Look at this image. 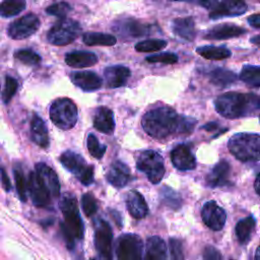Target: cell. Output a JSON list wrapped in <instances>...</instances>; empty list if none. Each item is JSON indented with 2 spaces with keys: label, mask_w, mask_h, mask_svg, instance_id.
Returning a JSON list of instances; mask_svg holds the SVG:
<instances>
[{
  "label": "cell",
  "mask_w": 260,
  "mask_h": 260,
  "mask_svg": "<svg viewBox=\"0 0 260 260\" xmlns=\"http://www.w3.org/2000/svg\"><path fill=\"white\" fill-rule=\"evenodd\" d=\"M258 188H259V176L257 175L256 176V179H255V190H256V193L258 194Z\"/></svg>",
  "instance_id": "cell-49"
},
{
  "label": "cell",
  "mask_w": 260,
  "mask_h": 260,
  "mask_svg": "<svg viewBox=\"0 0 260 260\" xmlns=\"http://www.w3.org/2000/svg\"><path fill=\"white\" fill-rule=\"evenodd\" d=\"M201 217L205 225L212 231H220L226 220V213L215 201H207L201 208Z\"/></svg>",
  "instance_id": "cell-12"
},
{
  "label": "cell",
  "mask_w": 260,
  "mask_h": 260,
  "mask_svg": "<svg viewBox=\"0 0 260 260\" xmlns=\"http://www.w3.org/2000/svg\"><path fill=\"white\" fill-rule=\"evenodd\" d=\"M17 87H18V83H17L16 79H14L13 77L7 76L5 79V87H4L3 95H2L3 102L5 104L9 103V101L12 99V96L16 92Z\"/></svg>",
  "instance_id": "cell-42"
},
{
  "label": "cell",
  "mask_w": 260,
  "mask_h": 260,
  "mask_svg": "<svg viewBox=\"0 0 260 260\" xmlns=\"http://www.w3.org/2000/svg\"><path fill=\"white\" fill-rule=\"evenodd\" d=\"M0 178H1V181H2V184H3V188L6 190V191H9L10 190V187H11V184H10V180L5 172V170L3 169H0Z\"/></svg>",
  "instance_id": "cell-46"
},
{
  "label": "cell",
  "mask_w": 260,
  "mask_h": 260,
  "mask_svg": "<svg viewBox=\"0 0 260 260\" xmlns=\"http://www.w3.org/2000/svg\"><path fill=\"white\" fill-rule=\"evenodd\" d=\"M170 254L172 260H184L182 244L177 239H170Z\"/></svg>",
  "instance_id": "cell-44"
},
{
  "label": "cell",
  "mask_w": 260,
  "mask_h": 260,
  "mask_svg": "<svg viewBox=\"0 0 260 260\" xmlns=\"http://www.w3.org/2000/svg\"><path fill=\"white\" fill-rule=\"evenodd\" d=\"M200 5H202L203 7L207 8V9H211L216 3L218 0H198Z\"/></svg>",
  "instance_id": "cell-48"
},
{
  "label": "cell",
  "mask_w": 260,
  "mask_h": 260,
  "mask_svg": "<svg viewBox=\"0 0 260 260\" xmlns=\"http://www.w3.org/2000/svg\"><path fill=\"white\" fill-rule=\"evenodd\" d=\"M60 161L83 185L88 186L93 182V167L86 165L85 159L80 154L67 150L61 154Z\"/></svg>",
  "instance_id": "cell-7"
},
{
  "label": "cell",
  "mask_w": 260,
  "mask_h": 260,
  "mask_svg": "<svg viewBox=\"0 0 260 260\" xmlns=\"http://www.w3.org/2000/svg\"><path fill=\"white\" fill-rule=\"evenodd\" d=\"M173 1H182V0H173Z\"/></svg>",
  "instance_id": "cell-52"
},
{
  "label": "cell",
  "mask_w": 260,
  "mask_h": 260,
  "mask_svg": "<svg viewBox=\"0 0 260 260\" xmlns=\"http://www.w3.org/2000/svg\"><path fill=\"white\" fill-rule=\"evenodd\" d=\"M161 197L164 199V202H166V204L170 205L171 207H174V208L180 207V203H181L180 196L172 189L165 188L164 190H161Z\"/></svg>",
  "instance_id": "cell-43"
},
{
  "label": "cell",
  "mask_w": 260,
  "mask_h": 260,
  "mask_svg": "<svg viewBox=\"0 0 260 260\" xmlns=\"http://www.w3.org/2000/svg\"><path fill=\"white\" fill-rule=\"evenodd\" d=\"M38 179L47 189L51 197H57L60 194V182L57 174L52 168L44 162H39L36 165L35 171Z\"/></svg>",
  "instance_id": "cell-15"
},
{
  "label": "cell",
  "mask_w": 260,
  "mask_h": 260,
  "mask_svg": "<svg viewBox=\"0 0 260 260\" xmlns=\"http://www.w3.org/2000/svg\"><path fill=\"white\" fill-rule=\"evenodd\" d=\"M136 167L152 184H158L165 175L164 158L155 150L142 151L137 158Z\"/></svg>",
  "instance_id": "cell-6"
},
{
  "label": "cell",
  "mask_w": 260,
  "mask_h": 260,
  "mask_svg": "<svg viewBox=\"0 0 260 260\" xmlns=\"http://www.w3.org/2000/svg\"><path fill=\"white\" fill-rule=\"evenodd\" d=\"M93 260H95V259H93Z\"/></svg>",
  "instance_id": "cell-53"
},
{
  "label": "cell",
  "mask_w": 260,
  "mask_h": 260,
  "mask_svg": "<svg viewBox=\"0 0 260 260\" xmlns=\"http://www.w3.org/2000/svg\"><path fill=\"white\" fill-rule=\"evenodd\" d=\"M25 8L24 0H4L0 4V15L4 17H11Z\"/></svg>",
  "instance_id": "cell-34"
},
{
  "label": "cell",
  "mask_w": 260,
  "mask_h": 260,
  "mask_svg": "<svg viewBox=\"0 0 260 260\" xmlns=\"http://www.w3.org/2000/svg\"><path fill=\"white\" fill-rule=\"evenodd\" d=\"M71 81L83 91H94L101 88L102 78L91 71H76L70 74Z\"/></svg>",
  "instance_id": "cell-17"
},
{
  "label": "cell",
  "mask_w": 260,
  "mask_h": 260,
  "mask_svg": "<svg viewBox=\"0 0 260 260\" xmlns=\"http://www.w3.org/2000/svg\"><path fill=\"white\" fill-rule=\"evenodd\" d=\"M254 260H259V248L256 249V252H255V257H254Z\"/></svg>",
  "instance_id": "cell-50"
},
{
  "label": "cell",
  "mask_w": 260,
  "mask_h": 260,
  "mask_svg": "<svg viewBox=\"0 0 260 260\" xmlns=\"http://www.w3.org/2000/svg\"><path fill=\"white\" fill-rule=\"evenodd\" d=\"M94 245L103 260L113 259V232L108 221L99 218L94 223Z\"/></svg>",
  "instance_id": "cell-10"
},
{
  "label": "cell",
  "mask_w": 260,
  "mask_h": 260,
  "mask_svg": "<svg viewBox=\"0 0 260 260\" xmlns=\"http://www.w3.org/2000/svg\"><path fill=\"white\" fill-rule=\"evenodd\" d=\"M141 124L149 136L162 139L174 133H190L196 120L179 116L170 107H159L146 112L142 117Z\"/></svg>",
  "instance_id": "cell-1"
},
{
  "label": "cell",
  "mask_w": 260,
  "mask_h": 260,
  "mask_svg": "<svg viewBox=\"0 0 260 260\" xmlns=\"http://www.w3.org/2000/svg\"><path fill=\"white\" fill-rule=\"evenodd\" d=\"M230 173H231V166L229 161L222 159L218 161L210 171V173L207 175L206 184L211 188L226 186L230 183L229 182Z\"/></svg>",
  "instance_id": "cell-19"
},
{
  "label": "cell",
  "mask_w": 260,
  "mask_h": 260,
  "mask_svg": "<svg viewBox=\"0 0 260 260\" xmlns=\"http://www.w3.org/2000/svg\"><path fill=\"white\" fill-rule=\"evenodd\" d=\"M40 26V20L37 15L28 13L9 25L8 34L14 40H21L34 35Z\"/></svg>",
  "instance_id": "cell-11"
},
{
  "label": "cell",
  "mask_w": 260,
  "mask_h": 260,
  "mask_svg": "<svg viewBox=\"0 0 260 260\" xmlns=\"http://www.w3.org/2000/svg\"><path fill=\"white\" fill-rule=\"evenodd\" d=\"M143 242L138 235L124 234L116 244L118 260H142Z\"/></svg>",
  "instance_id": "cell-9"
},
{
  "label": "cell",
  "mask_w": 260,
  "mask_h": 260,
  "mask_svg": "<svg viewBox=\"0 0 260 260\" xmlns=\"http://www.w3.org/2000/svg\"><path fill=\"white\" fill-rule=\"evenodd\" d=\"M146 62L149 63H165V64H175L178 61V56L174 53H162L158 55H152L145 58Z\"/></svg>",
  "instance_id": "cell-41"
},
{
  "label": "cell",
  "mask_w": 260,
  "mask_h": 260,
  "mask_svg": "<svg viewBox=\"0 0 260 260\" xmlns=\"http://www.w3.org/2000/svg\"><path fill=\"white\" fill-rule=\"evenodd\" d=\"M81 206L82 210L86 216H92L98 209L96 200L91 193H85L81 197Z\"/></svg>",
  "instance_id": "cell-40"
},
{
  "label": "cell",
  "mask_w": 260,
  "mask_h": 260,
  "mask_svg": "<svg viewBox=\"0 0 260 260\" xmlns=\"http://www.w3.org/2000/svg\"><path fill=\"white\" fill-rule=\"evenodd\" d=\"M173 31L186 41H193L195 38V25L192 17L176 18L172 23Z\"/></svg>",
  "instance_id": "cell-28"
},
{
  "label": "cell",
  "mask_w": 260,
  "mask_h": 260,
  "mask_svg": "<svg viewBox=\"0 0 260 260\" xmlns=\"http://www.w3.org/2000/svg\"><path fill=\"white\" fill-rule=\"evenodd\" d=\"M214 106L221 116L236 119L257 115L260 109V101L259 96L253 93L231 91L217 96Z\"/></svg>",
  "instance_id": "cell-2"
},
{
  "label": "cell",
  "mask_w": 260,
  "mask_h": 260,
  "mask_svg": "<svg viewBox=\"0 0 260 260\" xmlns=\"http://www.w3.org/2000/svg\"><path fill=\"white\" fill-rule=\"evenodd\" d=\"M94 128L105 134L113 133L115 129V120L113 112L107 107H99L93 117Z\"/></svg>",
  "instance_id": "cell-22"
},
{
  "label": "cell",
  "mask_w": 260,
  "mask_h": 260,
  "mask_svg": "<svg viewBox=\"0 0 260 260\" xmlns=\"http://www.w3.org/2000/svg\"><path fill=\"white\" fill-rule=\"evenodd\" d=\"M210 80L212 83L224 87L234 83L237 80V75L228 69L216 68L210 73Z\"/></svg>",
  "instance_id": "cell-32"
},
{
  "label": "cell",
  "mask_w": 260,
  "mask_h": 260,
  "mask_svg": "<svg viewBox=\"0 0 260 260\" xmlns=\"http://www.w3.org/2000/svg\"><path fill=\"white\" fill-rule=\"evenodd\" d=\"M171 160L179 171H191L196 168V158L186 144H179L171 151Z\"/></svg>",
  "instance_id": "cell-16"
},
{
  "label": "cell",
  "mask_w": 260,
  "mask_h": 260,
  "mask_svg": "<svg viewBox=\"0 0 260 260\" xmlns=\"http://www.w3.org/2000/svg\"><path fill=\"white\" fill-rule=\"evenodd\" d=\"M167 46V42L164 40L158 39H151V40H145L137 43L135 45V50L138 52H157L161 49H164Z\"/></svg>",
  "instance_id": "cell-35"
},
{
  "label": "cell",
  "mask_w": 260,
  "mask_h": 260,
  "mask_svg": "<svg viewBox=\"0 0 260 260\" xmlns=\"http://www.w3.org/2000/svg\"><path fill=\"white\" fill-rule=\"evenodd\" d=\"M255 226H256V219L253 215L243 218L237 222L235 226V232H236L238 241L242 245H246L250 241L252 232L254 231Z\"/></svg>",
  "instance_id": "cell-29"
},
{
  "label": "cell",
  "mask_w": 260,
  "mask_h": 260,
  "mask_svg": "<svg viewBox=\"0 0 260 260\" xmlns=\"http://www.w3.org/2000/svg\"><path fill=\"white\" fill-rule=\"evenodd\" d=\"M248 7L244 0H222L217 2L211 9L209 17L218 19L223 17H234L244 14Z\"/></svg>",
  "instance_id": "cell-13"
},
{
  "label": "cell",
  "mask_w": 260,
  "mask_h": 260,
  "mask_svg": "<svg viewBox=\"0 0 260 260\" xmlns=\"http://www.w3.org/2000/svg\"><path fill=\"white\" fill-rule=\"evenodd\" d=\"M106 177L111 185L117 188H122L129 183L131 174L127 165L117 160L111 165Z\"/></svg>",
  "instance_id": "cell-18"
},
{
  "label": "cell",
  "mask_w": 260,
  "mask_h": 260,
  "mask_svg": "<svg viewBox=\"0 0 260 260\" xmlns=\"http://www.w3.org/2000/svg\"><path fill=\"white\" fill-rule=\"evenodd\" d=\"M82 41L87 46H113L117 39L115 36L104 32H85L82 36Z\"/></svg>",
  "instance_id": "cell-30"
},
{
  "label": "cell",
  "mask_w": 260,
  "mask_h": 260,
  "mask_svg": "<svg viewBox=\"0 0 260 260\" xmlns=\"http://www.w3.org/2000/svg\"><path fill=\"white\" fill-rule=\"evenodd\" d=\"M30 135L32 141L40 147L47 148L49 145L48 129L45 122L38 116L34 115L30 123Z\"/></svg>",
  "instance_id": "cell-27"
},
{
  "label": "cell",
  "mask_w": 260,
  "mask_h": 260,
  "mask_svg": "<svg viewBox=\"0 0 260 260\" xmlns=\"http://www.w3.org/2000/svg\"><path fill=\"white\" fill-rule=\"evenodd\" d=\"M71 6L67 2H57L49 6L46 11L48 14L56 16L58 18H65V16L70 12Z\"/></svg>",
  "instance_id": "cell-39"
},
{
  "label": "cell",
  "mask_w": 260,
  "mask_h": 260,
  "mask_svg": "<svg viewBox=\"0 0 260 260\" xmlns=\"http://www.w3.org/2000/svg\"><path fill=\"white\" fill-rule=\"evenodd\" d=\"M167 245L165 241L157 237L152 236L147 239L144 258L142 260H167Z\"/></svg>",
  "instance_id": "cell-25"
},
{
  "label": "cell",
  "mask_w": 260,
  "mask_h": 260,
  "mask_svg": "<svg viewBox=\"0 0 260 260\" xmlns=\"http://www.w3.org/2000/svg\"><path fill=\"white\" fill-rule=\"evenodd\" d=\"M252 42H254L256 45H259V36H256L254 40H251Z\"/></svg>",
  "instance_id": "cell-51"
},
{
  "label": "cell",
  "mask_w": 260,
  "mask_h": 260,
  "mask_svg": "<svg viewBox=\"0 0 260 260\" xmlns=\"http://www.w3.org/2000/svg\"><path fill=\"white\" fill-rule=\"evenodd\" d=\"M77 107L68 98H60L54 101L50 108V118L52 122L62 130H69L77 122Z\"/></svg>",
  "instance_id": "cell-5"
},
{
  "label": "cell",
  "mask_w": 260,
  "mask_h": 260,
  "mask_svg": "<svg viewBox=\"0 0 260 260\" xmlns=\"http://www.w3.org/2000/svg\"><path fill=\"white\" fill-rule=\"evenodd\" d=\"M129 68L122 65L110 66L105 69L106 84L110 88H117L125 85L130 77Z\"/></svg>",
  "instance_id": "cell-20"
},
{
  "label": "cell",
  "mask_w": 260,
  "mask_h": 260,
  "mask_svg": "<svg viewBox=\"0 0 260 260\" xmlns=\"http://www.w3.org/2000/svg\"><path fill=\"white\" fill-rule=\"evenodd\" d=\"M204 260H222L221 253L213 246H206L203 251Z\"/></svg>",
  "instance_id": "cell-45"
},
{
  "label": "cell",
  "mask_w": 260,
  "mask_h": 260,
  "mask_svg": "<svg viewBox=\"0 0 260 260\" xmlns=\"http://www.w3.org/2000/svg\"><path fill=\"white\" fill-rule=\"evenodd\" d=\"M59 206L65 221V222H62L61 225L75 240H81L83 238L84 229H83V222L81 220L76 198L71 194H67L61 199Z\"/></svg>",
  "instance_id": "cell-4"
},
{
  "label": "cell",
  "mask_w": 260,
  "mask_h": 260,
  "mask_svg": "<svg viewBox=\"0 0 260 260\" xmlns=\"http://www.w3.org/2000/svg\"><path fill=\"white\" fill-rule=\"evenodd\" d=\"M126 205L130 215L136 219H141L148 213V206L144 197L136 190H131L128 193Z\"/></svg>",
  "instance_id": "cell-21"
},
{
  "label": "cell",
  "mask_w": 260,
  "mask_h": 260,
  "mask_svg": "<svg viewBox=\"0 0 260 260\" xmlns=\"http://www.w3.org/2000/svg\"><path fill=\"white\" fill-rule=\"evenodd\" d=\"M14 180H15V186L16 191L18 193V196L21 201L25 202L27 198V186H26V179L23 175V172L20 168H15L14 171Z\"/></svg>",
  "instance_id": "cell-36"
},
{
  "label": "cell",
  "mask_w": 260,
  "mask_h": 260,
  "mask_svg": "<svg viewBox=\"0 0 260 260\" xmlns=\"http://www.w3.org/2000/svg\"><path fill=\"white\" fill-rule=\"evenodd\" d=\"M117 32L128 36L131 38H137L142 37L150 31V26L147 24L140 23L139 21H136L134 19H125L122 21H119L114 28Z\"/></svg>",
  "instance_id": "cell-23"
},
{
  "label": "cell",
  "mask_w": 260,
  "mask_h": 260,
  "mask_svg": "<svg viewBox=\"0 0 260 260\" xmlns=\"http://www.w3.org/2000/svg\"><path fill=\"white\" fill-rule=\"evenodd\" d=\"M248 22L251 26L255 27L256 29H259L260 28V14L256 13V14H253V15L249 16L248 17Z\"/></svg>",
  "instance_id": "cell-47"
},
{
  "label": "cell",
  "mask_w": 260,
  "mask_h": 260,
  "mask_svg": "<svg viewBox=\"0 0 260 260\" xmlns=\"http://www.w3.org/2000/svg\"><path fill=\"white\" fill-rule=\"evenodd\" d=\"M14 56L17 60H19L23 64L29 65V66L38 65L41 61V57L36 52H34L32 50H29V49L19 50L15 53Z\"/></svg>",
  "instance_id": "cell-38"
},
{
  "label": "cell",
  "mask_w": 260,
  "mask_h": 260,
  "mask_svg": "<svg viewBox=\"0 0 260 260\" xmlns=\"http://www.w3.org/2000/svg\"><path fill=\"white\" fill-rule=\"evenodd\" d=\"M228 147L230 152L243 162H253L259 160L260 136L257 133H238L233 135Z\"/></svg>",
  "instance_id": "cell-3"
},
{
  "label": "cell",
  "mask_w": 260,
  "mask_h": 260,
  "mask_svg": "<svg viewBox=\"0 0 260 260\" xmlns=\"http://www.w3.org/2000/svg\"><path fill=\"white\" fill-rule=\"evenodd\" d=\"M87 149L91 156L95 158H102L106 152L107 146L101 144L98 138L92 133H90L87 136Z\"/></svg>",
  "instance_id": "cell-37"
},
{
  "label": "cell",
  "mask_w": 260,
  "mask_h": 260,
  "mask_svg": "<svg viewBox=\"0 0 260 260\" xmlns=\"http://www.w3.org/2000/svg\"><path fill=\"white\" fill-rule=\"evenodd\" d=\"M246 30L238 25L234 24H219L210 28L205 34V39L207 40H225L235 37H239L245 34Z\"/></svg>",
  "instance_id": "cell-26"
},
{
  "label": "cell",
  "mask_w": 260,
  "mask_h": 260,
  "mask_svg": "<svg viewBox=\"0 0 260 260\" xmlns=\"http://www.w3.org/2000/svg\"><path fill=\"white\" fill-rule=\"evenodd\" d=\"M27 194L32 203L38 207H46L51 202V195L38 179L35 172H30L26 180Z\"/></svg>",
  "instance_id": "cell-14"
},
{
  "label": "cell",
  "mask_w": 260,
  "mask_h": 260,
  "mask_svg": "<svg viewBox=\"0 0 260 260\" xmlns=\"http://www.w3.org/2000/svg\"><path fill=\"white\" fill-rule=\"evenodd\" d=\"M197 53L208 60H222L231 57V51L224 47L203 46L196 49Z\"/></svg>",
  "instance_id": "cell-31"
},
{
  "label": "cell",
  "mask_w": 260,
  "mask_h": 260,
  "mask_svg": "<svg viewBox=\"0 0 260 260\" xmlns=\"http://www.w3.org/2000/svg\"><path fill=\"white\" fill-rule=\"evenodd\" d=\"M80 25L71 19H61L54 24L47 35L48 42L56 46H66L72 43L80 34Z\"/></svg>",
  "instance_id": "cell-8"
},
{
  "label": "cell",
  "mask_w": 260,
  "mask_h": 260,
  "mask_svg": "<svg viewBox=\"0 0 260 260\" xmlns=\"http://www.w3.org/2000/svg\"><path fill=\"white\" fill-rule=\"evenodd\" d=\"M240 78L242 81L253 87L260 86V68L259 66L246 65L243 67Z\"/></svg>",
  "instance_id": "cell-33"
},
{
  "label": "cell",
  "mask_w": 260,
  "mask_h": 260,
  "mask_svg": "<svg viewBox=\"0 0 260 260\" xmlns=\"http://www.w3.org/2000/svg\"><path fill=\"white\" fill-rule=\"evenodd\" d=\"M65 62L73 68H85L94 65L98 62V57L92 52L72 51L66 54Z\"/></svg>",
  "instance_id": "cell-24"
}]
</instances>
